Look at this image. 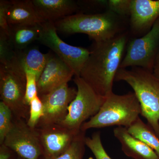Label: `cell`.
Masks as SVG:
<instances>
[{
    "instance_id": "obj_22",
    "label": "cell",
    "mask_w": 159,
    "mask_h": 159,
    "mask_svg": "<svg viewBox=\"0 0 159 159\" xmlns=\"http://www.w3.org/2000/svg\"><path fill=\"white\" fill-rule=\"evenodd\" d=\"M14 116L10 108L0 102V145L2 144L6 135L13 126Z\"/></svg>"
},
{
    "instance_id": "obj_11",
    "label": "cell",
    "mask_w": 159,
    "mask_h": 159,
    "mask_svg": "<svg viewBox=\"0 0 159 159\" xmlns=\"http://www.w3.org/2000/svg\"><path fill=\"white\" fill-rule=\"evenodd\" d=\"M77 94V90L65 84L39 97L43 103V115L36 128L61 122L66 116L69 105Z\"/></svg>"
},
{
    "instance_id": "obj_3",
    "label": "cell",
    "mask_w": 159,
    "mask_h": 159,
    "mask_svg": "<svg viewBox=\"0 0 159 159\" xmlns=\"http://www.w3.org/2000/svg\"><path fill=\"white\" fill-rule=\"evenodd\" d=\"M141 114V105L134 92L123 95L113 93L105 98L98 112L83 123L80 129L86 132L90 129L112 126L128 128Z\"/></svg>"
},
{
    "instance_id": "obj_31",
    "label": "cell",
    "mask_w": 159,
    "mask_h": 159,
    "mask_svg": "<svg viewBox=\"0 0 159 159\" xmlns=\"http://www.w3.org/2000/svg\"><path fill=\"white\" fill-rule=\"evenodd\" d=\"M17 159H25L23 158H22V157H21L18 156V157Z\"/></svg>"
},
{
    "instance_id": "obj_24",
    "label": "cell",
    "mask_w": 159,
    "mask_h": 159,
    "mask_svg": "<svg viewBox=\"0 0 159 159\" xmlns=\"http://www.w3.org/2000/svg\"><path fill=\"white\" fill-rule=\"evenodd\" d=\"M43 115L42 102L38 96L32 99L30 102L29 117L27 124L31 128H36Z\"/></svg>"
},
{
    "instance_id": "obj_7",
    "label": "cell",
    "mask_w": 159,
    "mask_h": 159,
    "mask_svg": "<svg viewBox=\"0 0 159 159\" xmlns=\"http://www.w3.org/2000/svg\"><path fill=\"white\" fill-rule=\"evenodd\" d=\"M38 41L49 48L70 67L75 76L80 77L84 66L89 55V50L82 47L66 43L60 38L54 22L41 24V31Z\"/></svg>"
},
{
    "instance_id": "obj_13",
    "label": "cell",
    "mask_w": 159,
    "mask_h": 159,
    "mask_svg": "<svg viewBox=\"0 0 159 159\" xmlns=\"http://www.w3.org/2000/svg\"><path fill=\"white\" fill-rule=\"evenodd\" d=\"M32 2L43 23L55 22L75 14L79 9L77 2L72 0H32Z\"/></svg>"
},
{
    "instance_id": "obj_9",
    "label": "cell",
    "mask_w": 159,
    "mask_h": 159,
    "mask_svg": "<svg viewBox=\"0 0 159 159\" xmlns=\"http://www.w3.org/2000/svg\"><path fill=\"white\" fill-rule=\"evenodd\" d=\"M3 144L25 159H39L43 155L36 129L31 128L24 119L14 118L13 126Z\"/></svg>"
},
{
    "instance_id": "obj_6",
    "label": "cell",
    "mask_w": 159,
    "mask_h": 159,
    "mask_svg": "<svg viewBox=\"0 0 159 159\" xmlns=\"http://www.w3.org/2000/svg\"><path fill=\"white\" fill-rule=\"evenodd\" d=\"M77 94L68 108L67 114L58 124L79 130L83 123L98 112L105 101L80 77L75 76Z\"/></svg>"
},
{
    "instance_id": "obj_14",
    "label": "cell",
    "mask_w": 159,
    "mask_h": 159,
    "mask_svg": "<svg viewBox=\"0 0 159 159\" xmlns=\"http://www.w3.org/2000/svg\"><path fill=\"white\" fill-rule=\"evenodd\" d=\"M130 16L134 30L142 32L147 30L159 18V0H132Z\"/></svg>"
},
{
    "instance_id": "obj_19",
    "label": "cell",
    "mask_w": 159,
    "mask_h": 159,
    "mask_svg": "<svg viewBox=\"0 0 159 159\" xmlns=\"http://www.w3.org/2000/svg\"><path fill=\"white\" fill-rule=\"evenodd\" d=\"M127 129L129 133L145 142L156 152L159 158V137L148 124H145L139 117Z\"/></svg>"
},
{
    "instance_id": "obj_1",
    "label": "cell",
    "mask_w": 159,
    "mask_h": 159,
    "mask_svg": "<svg viewBox=\"0 0 159 159\" xmlns=\"http://www.w3.org/2000/svg\"><path fill=\"white\" fill-rule=\"evenodd\" d=\"M128 42L125 34L104 41L94 42L80 76L100 97L113 92L116 74L120 67Z\"/></svg>"
},
{
    "instance_id": "obj_29",
    "label": "cell",
    "mask_w": 159,
    "mask_h": 159,
    "mask_svg": "<svg viewBox=\"0 0 159 159\" xmlns=\"http://www.w3.org/2000/svg\"><path fill=\"white\" fill-rule=\"evenodd\" d=\"M153 74L159 80V61L156 63L153 68Z\"/></svg>"
},
{
    "instance_id": "obj_30",
    "label": "cell",
    "mask_w": 159,
    "mask_h": 159,
    "mask_svg": "<svg viewBox=\"0 0 159 159\" xmlns=\"http://www.w3.org/2000/svg\"><path fill=\"white\" fill-rule=\"evenodd\" d=\"M159 50L157 54L156 59V63L159 62Z\"/></svg>"
},
{
    "instance_id": "obj_2",
    "label": "cell",
    "mask_w": 159,
    "mask_h": 159,
    "mask_svg": "<svg viewBox=\"0 0 159 159\" xmlns=\"http://www.w3.org/2000/svg\"><path fill=\"white\" fill-rule=\"evenodd\" d=\"M115 80L130 86L141 105V116L159 137V80L151 71L134 67L119 68Z\"/></svg>"
},
{
    "instance_id": "obj_21",
    "label": "cell",
    "mask_w": 159,
    "mask_h": 159,
    "mask_svg": "<svg viewBox=\"0 0 159 159\" xmlns=\"http://www.w3.org/2000/svg\"><path fill=\"white\" fill-rule=\"evenodd\" d=\"M17 62V51L11 46L8 35L0 31V65H9Z\"/></svg>"
},
{
    "instance_id": "obj_17",
    "label": "cell",
    "mask_w": 159,
    "mask_h": 159,
    "mask_svg": "<svg viewBox=\"0 0 159 159\" xmlns=\"http://www.w3.org/2000/svg\"><path fill=\"white\" fill-rule=\"evenodd\" d=\"M41 31V25L9 26L8 37L15 50L21 51L37 41Z\"/></svg>"
},
{
    "instance_id": "obj_15",
    "label": "cell",
    "mask_w": 159,
    "mask_h": 159,
    "mask_svg": "<svg viewBox=\"0 0 159 159\" xmlns=\"http://www.w3.org/2000/svg\"><path fill=\"white\" fill-rule=\"evenodd\" d=\"M113 133L126 156L133 159H159L150 147L129 133L128 129L118 126L114 129Z\"/></svg>"
},
{
    "instance_id": "obj_8",
    "label": "cell",
    "mask_w": 159,
    "mask_h": 159,
    "mask_svg": "<svg viewBox=\"0 0 159 159\" xmlns=\"http://www.w3.org/2000/svg\"><path fill=\"white\" fill-rule=\"evenodd\" d=\"M159 50V18L144 36L131 41L119 68L139 67L151 71Z\"/></svg>"
},
{
    "instance_id": "obj_23",
    "label": "cell",
    "mask_w": 159,
    "mask_h": 159,
    "mask_svg": "<svg viewBox=\"0 0 159 159\" xmlns=\"http://www.w3.org/2000/svg\"><path fill=\"white\" fill-rule=\"evenodd\" d=\"M85 143L86 146L90 149L96 159H112L102 145L100 132L94 133L91 137H86Z\"/></svg>"
},
{
    "instance_id": "obj_28",
    "label": "cell",
    "mask_w": 159,
    "mask_h": 159,
    "mask_svg": "<svg viewBox=\"0 0 159 159\" xmlns=\"http://www.w3.org/2000/svg\"><path fill=\"white\" fill-rule=\"evenodd\" d=\"M18 156L14 151L4 144L0 145V159H17Z\"/></svg>"
},
{
    "instance_id": "obj_27",
    "label": "cell",
    "mask_w": 159,
    "mask_h": 159,
    "mask_svg": "<svg viewBox=\"0 0 159 159\" xmlns=\"http://www.w3.org/2000/svg\"><path fill=\"white\" fill-rule=\"evenodd\" d=\"M9 1H0V31L4 32L8 35L9 26L7 21V11Z\"/></svg>"
},
{
    "instance_id": "obj_12",
    "label": "cell",
    "mask_w": 159,
    "mask_h": 159,
    "mask_svg": "<svg viewBox=\"0 0 159 159\" xmlns=\"http://www.w3.org/2000/svg\"><path fill=\"white\" fill-rule=\"evenodd\" d=\"M48 54L45 66L37 82L39 97L68 84L75 76L70 68L52 51Z\"/></svg>"
},
{
    "instance_id": "obj_25",
    "label": "cell",
    "mask_w": 159,
    "mask_h": 159,
    "mask_svg": "<svg viewBox=\"0 0 159 159\" xmlns=\"http://www.w3.org/2000/svg\"><path fill=\"white\" fill-rule=\"evenodd\" d=\"M132 0H108L106 6L119 16L130 15Z\"/></svg>"
},
{
    "instance_id": "obj_26",
    "label": "cell",
    "mask_w": 159,
    "mask_h": 159,
    "mask_svg": "<svg viewBox=\"0 0 159 159\" xmlns=\"http://www.w3.org/2000/svg\"><path fill=\"white\" fill-rule=\"evenodd\" d=\"M26 85L25 101L26 105L30 106V102L35 97L38 96L37 80L35 75L28 71H25Z\"/></svg>"
},
{
    "instance_id": "obj_10",
    "label": "cell",
    "mask_w": 159,
    "mask_h": 159,
    "mask_svg": "<svg viewBox=\"0 0 159 159\" xmlns=\"http://www.w3.org/2000/svg\"><path fill=\"white\" fill-rule=\"evenodd\" d=\"M43 150L42 156L55 158L67 150L81 130H77L56 123L35 128Z\"/></svg>"
},
{
    "instance_id": "obj_4",
    "label": "cell",
    "mask_w": 159,
    "mask_h": 159,
    "mask_svg": "<svg viewBox=\"0 0 159 159\" xmlns=\"http://www.w3.org/2000/svg\"><path fill=\"white\" fill-rule=\"evenodd\" d=\"M58 31L66 34H87L94 42L104 41L118 35L120 29L119 16L107 10L102 13H77L54 22Z\"/></svg>"
},
{
    "instance_id": "obj_18",
    "label": "cell",
    "mask_w": 159,
    "mask_h": 159,
    "mask_svg": "<svg viewBox=\"0 0 159 159\" xmlns=\"http://www.w3.org/2000/svg\"><path fill=\"white\" fill-rule=\"evenodd\" d=\"M17 52L19 62L24 70L34 74L38 81L45 66L48 53L43 54L37 47L31 46Z\"/></svg>"
},
{
    "instance_id": "obj_20",
    "label": "cell",
    "mask_w": 159,
    "mask_h": 159,
    "mask_svg": "<svg viewBox=\"0 0 159 159\" xmlns=\"http://www.w3.org/2000/svg\"><path fill=\"white\" fill-rule=\"evenodd\" d=\"M81 130V129H80ZM85 132L81 130L70 148L62 154L53 158L41 156L39 159H83L85 149Z\"/></svg>"
},
{
    "instance_id": "obj_5",
    "label": "cell",
    "mask_w": 159,
    "mask_h": 159,
    "mask_svg": "<svg viewBox=\"0 0 159 159\" xmlns=\"http://www.w3.org/2000/svg\"><path fill=\"white\" fill-rule=\"evenodd\" d=\"M26 77L19 62L0 65L1 101L11 110L14 118L28 121L30 106L25 103Z\"/></svg>"
},
{
    "instance_id": "obj_16",
    "label": "cell",
    "mask_w": 159,
    "mask_h": 159,
    "mask_svg": "<svg viewBox=\"0 0 159 159\" xmlns=\"http://www.w3.org/2000/svg\"><path fill=\"white\" fill-rule=\"evenodd\" d=\"M7 17L9 26L43 23L38 16L32 0L9 1Z\"/></svg>"
}]
</instances>
